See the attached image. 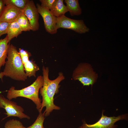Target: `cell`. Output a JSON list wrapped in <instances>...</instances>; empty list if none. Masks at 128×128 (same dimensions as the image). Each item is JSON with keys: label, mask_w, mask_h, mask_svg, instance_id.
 Here are the masks:
<instances>
[{"label": "cell", "mask_w": 128, "mask_h": 128, "mask_svg": "<svg viewBox=\"0 0 128 128\" xmlns=\"http://www.w3.org/2000/svg\"><path fill=\"white\" fill-rule=\"evenodd\" d=\"M44 82L43 86L40 89V93L42 97V106L38 110L41 112L44 107L46 109L43 113L44 116L49 115L53 110H59L60 108L55 105L54 103V97L59 91L60 82L65 79L63 73L60 72L59 75L55 79L51 80L49 78V70L48 67L43 66L42 68Z\"/></svg>", "instance_id": "cell-1"}, {"label": "cell", "mask_w": 128, "mask_h": 128, "mask_svg": "<svg viewBox=\"0 0 128 128\" xmlns=\"http://www.w3.org/2000/svg\"><path fill=\"white\" fill-rule=\"evenodd\" d=\"M7 58L3 71L5 76L15 80L25 81L27 77L19 53L16 47L9 43Z\"/></svg>", "instance_id": "cell-2"}, {"label": "cell", "mask_w": 128, "mask_h": 128, "mask_svg": "<svg viewBox=\"0 0 128 128\" xmlns=\"http://www.w3.org/2000/svg\"><path fill=\"white\" fill-rule=\"evenodd\" d=\"M43 82V77L40 75L32 84L21 89L16 90L14 87H12L8 91L7 98L10 100L20 97L30 99L36 105V108L38 110L42 106V100L39 98V92Z\"/></svg>", "instance_id": "cell-3"}, {"label": "cell", "mask_w": 128, "mask_h": 128, "mask_svg": "<svg viewBox=\"0 0 128 128\" xmlns=\"http://www.w3.org/2000/svg\"><path fill=\"white\" fill-rule=\"evenodd\" d=\"M72 77L75 80L79 81L84 86H89L96 82L97 75L89 64L83 63L79 64L74 70Z\"/></svg>", "instance_id": "cell-4"}, {"label": "cell", "mask_w": 128, "mask_h": 128, "mask_svg": "<svg viewBox=\"0 0 128 128\" xmlns=\"http://www.w3.org/2000/svg\"><path fill=\"white\" fill-rule=\"evenodd\" d=\"M56 27L73 30L80 34L89 32V29L85 24L83 20H75L67 17L65 15L57 18Z\"/></svg>", "instance_id": "cell-5"}, {"label": "cell", "mask_w": 128, "mask_h": 128, "mask_svg": "<svg viewBox=\"0 0 128 128\" xmlns=\"http://www.w3.org/2000/svg\"><path fill=\"white\" fill-rule=\"evenodd\" d=\"M102 112V116L96 123L92 124H88L83 121V124L78 128H117L118 125L115 124L117 121L122 120H128L127 114H123L117 117H108L104 115Z\"/></svg>", "instance_id": "cell-6"}, {"label": "cell", "mask_w": 128, "mask_h": 128, "mask_svg": "<svg viewBox=\"0 0 128 128\" xmlns=\"http://www.w3.org/2000/svg\"><path fill=\"white\" fill-rule=\"evenodd\" d=\"M0 108L5 110V113L7 116L6 118L11 116L16 117L20 119L27 118L30 119V117L23 113L24 110L20 106L18 105L15 102L4 97L0 94Z\"/></svg>", "instance_id": "cell-7"}, {"label": "cell", "mask_w": 128, "mask_h": 128, "mask_svg": "<svg viewBox=\"0 0 128 128\" xmlns=\"http://www.w3.org/2000/svg\"><path fill=\"white\" fill-rule=\"evenodd\" d=\"M36 6L38 12L43 20L46 32L51 34L56 33L57 18L51 13L50 10L37 3Z\"/></svg>", "instance_id": "cell-8"}, {"label": "cell", "mask_w": 128, "mask_h": 128, "mask_svg": "<svg viewBox=\"0 0 128 128\" xmlns=\"http://www.w3.org/2000/svg\"><path fill=\"white\" fill-rule=\"evenodd\" d=\"M23 13L28 20L32 30L35 31L38 30L39 27V14L33 1L28 0L24 8L23 9Z\"/></svg>", "instance_id": "cell-9"}, {"label": "cell", "mask_w": 128, "mask_h": 128, "mask_svg": "<svg viewBox=\"0 0 128 128\" xmlns=\"http://www.w3.org/2000/svg\"><path fill=\"white\" fill-rule=\"evenodd\" d=\"M18 52L27 77H36V72L40 70V69L34 61L29 60V58L31 56V53L20 48L19 49Z\"/></svg>", "instance_id": "cell-10"}, {"label": "cell", "mask_w": 128, "mask_h": 128, "mask_svg": "<svg viewBox=\"0 0 128 128\" xmlns=\"http://www.w3.org/2000/svg\"><path fill=\"white\" fill-rule=\"evenodd\" d=\"M22 13L23 9L12 5H6L0 15V21L8 23L12 22Z\"/></svg>", "instance_id": "cell-11"}, {"label": "cell", "mask_w": 128, "mask_h": 128, "mask_svg": "<svg viewBox=\"0 0 128 128\" xmlns=\"http://www.w3.org/2000/svg\"><path fill=\"white\" fill-rule=\"evenodd\" d=\"M50 11L56 18L64 15L68 12L66 6L64 3L63 0H55Z\"/></svg>", "instance_id": "cell-12"}, {"label": "cell", "mask_w": 128, "mask_h": 128, "mask_svg": "<svg viewBox=\"0 0 128 128\" xmlns=\"http://www.w3.org/2000/svg\"><path fill=\"white\" fill-rule=\"evenodd\" d=\"M22 31L16 21L9 23L6 33L8 43H9L13 38L17 37L19 35L22 33Z\"/></svg>", "instance_id": "cell-13"}, {"label": "cell", "mask_w": 128, "mask_h": 128, "mask_svg": "<svg viewBox=\"0 0 128 128\" xmlns=\"http://www.w3.org/2000/svg\"><path fill=\"white\" fill-rule=\"evenodd\" d=\"M64 2L71 16L79 15L81 14L82 9L78 0H65Z\"/></svg>", "instance_id": "cell-14"}, {"label": "cell", "mask_w": 128, "mask_h": 128, "mask_svg": "<svg viewBox=\"0 0 128 128\" xmlns=\"http://www.w3.org/2000/svg\"><path fill=\"white\" fill-rule=\"evenodd\" d=\"M7 35L3 39H0V70L2 66L5 64L9 47Z\"/></svg>", "instance_id": "cell-15"}, {"label": "cell", "mask_w": 128, "mask_h": 128, "mask_svg": "<svg viewBox=\"0 0 128 128\" xmlns=\"http://www.w3.org/2000/svg\"><path fill=\"white\" fill-rule=\"evenodd\" d=\"M15 21L18 24L23 31H30L32 30L28 20L23 13L19 15Z\"/></svg>", "instance_id": "cell-16"}, {"label": "cell", "mask_w": 128, "mask_h": 128, "mask_svg": "<svg viewBox=\"0 0 128 128\" xmlns=\"http://www.w3.org/2000/svg\"><path fill=\"white\" fill-rule=\"evenodd\" d=\"M28 0H3L5 5H11L22 9L24 8Z\"/></svg>", "instance_id": "cell-17"}, {"label": "cell", "mask_w": 128, "mask_h": 128, "mask_svg": "<svg viewBox=\"0 0 128 128\" xmlns=\"http://www.w3.org/2000/svg\"><path fill=\"white\" fill-rule=\"evenodd\" d=\"M39 113L34 123L27 128H44L43 123L45 118L42 112Z\"/></svg>", "instance_id": "cell-18"}, {"label": "cell", "mask_w": 128, "mask_h": 128, "mask_svg": "<svg viewBox=\"0 0 128 128\" xmlns=\"http://www.w3.org/2000/svg\"><path fill=\"white\" fill-rule=\"evenodd\" d=\"M5 128H27L24 127L19 121L12 119L7 121L5 123Z\"/></svg>", "instance_id": "cell-19"}, {"label": "cell", "mask_w": 128, "mask_h": 128, "mask_svg": "<svg viewBox=\"0 0 128 128\" xmlns=\"http://www.w3.org/2000/svg\"><path fill=\"white\" fill-rule=\"evenodd\" d=\"M55 0H40L41 6L48 9H51Z\"/></svg>", "instance_id": "cell-20"}, {"label": "cell", "mask_w": 128, "mask_h": 128, "mask_svg": "<svg viewBox=\"0 0 128 128\" xmlns=\"http://www.w3.org/2000/svg\"><path fill=\"white\" fill-rule=\"evenodd\" d=\"M9 23H8L0 21V38L2 35L6 34Z\"/></svg>", "instance_id": "cell-21"}, {"label": "cell", "mask_w": 128, "mask_h": 128, "mask_svg": "<svg viewBox=\"0 0 128 128\" xmlns=\"http://www.w3.org/2000/svg\"><path fill=\"white\" fill-rule=\"evenodd\" d=\"M3 0H0V15L5 6Z\"/></svg>", "instance_id": "cell-22"}, {"label": "cell", "mask_w": 128, "mask_h": 128, "mask_svg": "<svg viewBox=\"0 0 128 128\" xmlns=\"http://www.w3.org/2000/svg\"><path fill=\"white\" fill-rule=\"evenodd\" d=\"M4 76H5V74L4 72H1L0 73V79H1L2 80Z\"/></svg>", "instance_id": "cell-23"}, {"label": "cell", "mask_w": 128, "mask_h": 128, "mask_svg": "<svg viewBox=\"0 0 128 128\" xmlns=\"http://www.w3.org/2000/svg\"></svg>", "instance_id": "cell-24"}]
</instances>
